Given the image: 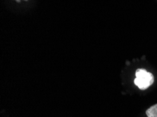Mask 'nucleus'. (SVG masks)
Instances as JSON below:
<instances>
[{
    "label": "nucleus",
    "instance_id": "1",
    "mask_svg": "<svg viewBox=\"0 0 157 117\" xmlns=\"http://www.w3.org/2000/svg\"><path fill=\"white\" fill-rule=\"evenodd\" d=\"M135 75H136V78L135 79L134 83L140 90L147 89L153 84L154 82L153 75L144 69L137 70Z\"/></svg>",
    "mask_w": 157,
    "mask_h": 117
},
{
    "label": "nucleus",
    "instance_id": "2",
    "mask_svg": "<svg viewBox=\"0 0 157 117\" xmlns=\"http://www.w3.org/2000/svg\"><path fill=\"white\" fill-rule=\"evenodd\" d=\"M146 114L148 117H157V104L149 107L146 111Z\"/></svg>",
    "mask_w": 157,
    "mask_h": 117
},
{
    "label": "nucleus",
    "instance_id": "3",
    "mask_svg": "<svg viewBox=\"0 0 157 117\" xmlns=\"http://www.w3.org/2000/svg\"><path fill=\"white\" fill-rule=\"evenodd\" d=\"M16 1L17 2H20L21 0H16ZM25 1H28V0H25Z\"/></svg>",
    "mask_w": 157,
    "mask_h": 117
}]
</instances>
